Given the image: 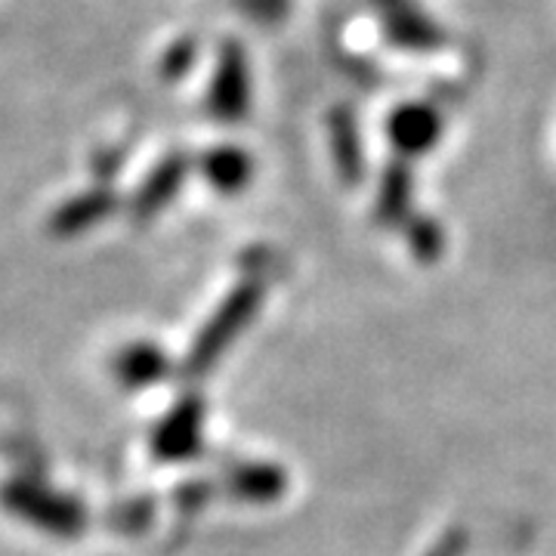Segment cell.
I'll use <instances>...</instances> for the list:
<instances>
[{
  "label": "cell",
  "mask_w": 556,
  "mask_h": 556,
  "mask_svg": "<svg viewBox=\"0 0 556 556\" xmlns=\"http://www.w3.org/2000/svg\"><path fill=\"white\" fill-rule=\"evenodd\" d=\"M263 294H266V291H263V281H257V278H244V281H239V285L223 298V303L214 309V316L204 321V328L195 334L189 353H186L182 371H186L189 378L207 375L219 358H223V353L251 328V321L257 318L260 306H263Z\"/></svg>",
  "instance_id": "6da1fadb"
},
{
  "label": "cell",
  "mask_w": 556,
  "mask_h": 556,
  "mask_svg": "<svg viewBox=\"0 0 556 556\" xmlns=\"http://www.w3.org/2000/svg\"><path fill=\"white\" fill-rule=\"evenodd\" d=\"M0 504L7 514H13L22 522L35 526L38 532L53 538H78L90 514L84 501L60 489H50L47 482L31 477H16L0 485Z\"/></svg>",
  "instance_id": "7a4b0ae2"
},
{
  "label": "cell",
  "mask_w": 556,
  "mask_h": 556,
  "mask_svg": "<svg viewBox=\"0 0 556 556\" xmlns=\"http://www.w3.org/2000/svg\"><path fill=\"white\" fill-rule=\"evenodd\" d=\"M207 112L223 124H236L251 112V62L239 40H223L207 87Z\"/></svg>",
  "instance_id": "3957f363"
},
{
  "label": "cell",
  "mask_w": 556,
  "mask_h": 556,
  "mask_svg": "<svg viewBox=\"0 0 556 556\" xmlns=\"http://www.w3.org/2000/svg\"><path fill=\"white\" fill-rule=\"evenodd\" d=\"M204 415L207 408L201 396L179 399L152 430V455L164 464H182L199 455L204 445Z\"/></svg>",
  "instance_id": "277c9868"
},
{
  "label": "cell",
  "mask_w": 556,
  "mask_h": 556,
  "mask_svg": "<svg viewBox=\"0 0 556 556\" xmlns=\"http://www.w3.org/2000/svg\"><path fill=\"white\" fill-rule=\"evenodd\" d=\"M442 112L430 102H405L387 118V139L396 149L399 159H420L430 155L442 139Z\"/></svg>",
  "instance_id": "5b68a950"
},
{
  "label": "cell",
  "mask_w": 556,
  "mask_h": 556,
  "mask_svg": "<svg viewBox=\"0 0 556 556\" xmlns=\"http://www.w3.org/2000/svg\"><path fill=\"white\" fill-rule=\"evenodd\" d=\"M383 38L408 53H433L445 43V35L427 13H420L415 0H375Z\"/></svg>",
  "instance_id": "8992f818"
},
{
  "label": "cell",
  "mask_w": 556,
  "mask_h": 556,
  "mask_svg": "<svg viewBox=\"0 0 556 556\" xmlns=\"http://www.w3.org/2000/svg\"><path fill=\"white\" fill-rule=\"evenodd\" d=\"M192 174V159L182 152H170L146 174V179L137 186L134 199H130V214L137 223H149L159 217L161 211H167L179 189L186 186V179Z\"/></svg>",
  "instance_id": "52a82bcc"
},
{
  "label": "cell",
  "mask_w": 556,
  "mask_h": 556,
  "mask_svg": "<svg viewBox=\"0 0 556 556\" xmlns=\"http://www.w3.org/2000/svg\"><path fill=\"white\" fill-rule=\"evenodd\" d=\"M118 207V195L109 182H97L90 189H84L78 195L65 199L53 211L50 217V232L56 239H75V236H84L90 232L93 226H100L102 219L112 217Z\"/></svg>",
  "instance_id": "ba28073f"
},
{
  "label": "cell",
  "mask_w": 556,
  "mask_h": 556,
  "mask_svg": "<svg viewBox=\"0 0 556 556\" xmlns=\"http://www.w3.org/2000/svg\"><path fill=\"white\" fill-rule=\"evenodd\" d=\"M226 492L241 504H276L288 492V473L269 460H248L236 464L226 473Z\"/></svg>",
  "instance_id": "9c48e42d"
},
{
  "label": "cell",
  "mask_w": 556,
  "mask_h": 556,
  "mask_svg": "<svg viewBox=\"0 0 556 556\" xmlns=\"http://www.w3.org/2000/svg\"><path fill=\"white\" fill-rule=\"evenodd\" d=\"M112 371H115V380L121 387L146 390V387H155L164 378H170V356L161 350L159 343L137 340V343H127L115 356Z\"/></svg>",
  "instance_id": "30bf717a"
},
{
  "label": "cell",
  "mask_w": 556,
  "mask_h": 556,
  "mask_svg": "<svg viewBox=\"0 0 556 556\" xmlns=\"http://www.w3.org/2000/svg\"><path fill=\"white\" fill-rule=\"evenodd\" d=\"M199 170L219 195H239L254 179V159L239 146H214L199 159Z\"/></svg>",
  "instance_id": "8fae6325"
},
{
  "label": "cell",
  "mask_w": 556,
  "mask_h": 556,
  "mask_svg": "<svg viewBox=\"0 0 556 556\" xmlns=\"http://www.w3.org/2000/svg\"><path fill=\"white\" fill-rule=\"evenodd\" d=\"M412 199H415V177L408 161L396 159L383 167L375 201V219L387 229H402L405 219L412 217Z\"/></svg>",
  "instance_id": "7c38bea8"
},
{
  "label": "cell",
  "mask_w": 556,
  "mask_h": 556,
  "mask_svg": "<svg viewBox=\"0 0 556 556\" xmlns=\"http://www.w3.org/2000/svg\"><path fill=\"white\" fill-rule=\"evenodd\" d=\"M328 142H331V159H334L340 179L346 186L362 182V174H365V152H362L358 124L350 109H334L328 115Z\"/></svg>",
  "instance_id": "4fadbf2b"
},
{
  "label": "cell",
  "mask_w": 556,
  "mask_h": 556,
  "mask_svg": "<svg viewBox=\"0 0 556 556\" xmlns=\"http://www.w3.org/2000/svg\"><path fill=\"white\" fill-rule=\"evenodd\" d=\"M402 232H405V241L412 248V257L420 260V263H437L445 254V229L433 217L412 214L405 219Z\"/></svg>",
  "instance_id": "5bb4252c"
},
{
  "label": "cell",
  "mask_w": 556,
  "mask_h": 556,
  "mask_svg": "<svg viewBox=\"0 0 556 556\" xmlns=\"http://www.w3.org/2000/svg\"><path fill=\"white\" fill-rule=\"evenodd\" d=\"M199 62V40L195 38H179L174 40L164 56H161V78L164 80H182L192 65Z\"/></svg>",
  "instance_id": "9a60e30c"
},
{
  "label": "cell",
  "mask_w": 556,
  "mask_h": 556,
  "mask_svg": "<svg viewBox=\"0 0 556 556\" xmlns=\"http://www.w3.org/2000/svg\"><path fill=\"white\" fill-rule=\"evenodd\" d=\"M211 497H214V485L204 482V479H192V482H182L179 485L174 501H177L179 510H201Z\"/></svg>",
  "instance_id": "2e32d148"
},
{
  "label": "cell",
  "mask_w": 556,
  "mask_h": 556,
  "mask_svg": "<svg viewBox=\"0 0 556 556\" xmlns=\"http://www.w3.org/2000/svg\"><path fill=\"white\" fill-rule=\"evenodd\" d=\"M121 164H124V152L121 149H102L100 155L93 159V170H97V177H102V182L109 177H115V170H118Z\"/></svg>",
  "instance_id": "e0dca14e"
},
{
  "label": "cell",
  "mask_w": 556,
  "mask_h": 556,
  "mask_svg": "<svg viewBox=\"0 0 556 556\" xmlns=\"http://www.w3.org/2000/svg\"><path fill=\"white\" fill-rule=\"evenodd\" d=\"M464 547H467V535L460 529H455V532H448L445 538H439L437 547L427 556H464Z\"/></svg>",
  "instance_id": "ac0fdd59"
},
{
  "label": "cell",
  "mask_w": 556,
  "mask_h": 556,
  "mask_svg": "<svg viewBox=\"0 0 556 556\" xmlns=\"http://www.w3.org/2000/svg\"><path fill=\"white\" fill-rule=\"evenodd\" d=\"M285 3H288V0H244V7H248L251 13H257L260 20H273V16H278V13L285 10Z\"/></svg>",
  "instance_id": "d6986e66"
}]
</instances>
